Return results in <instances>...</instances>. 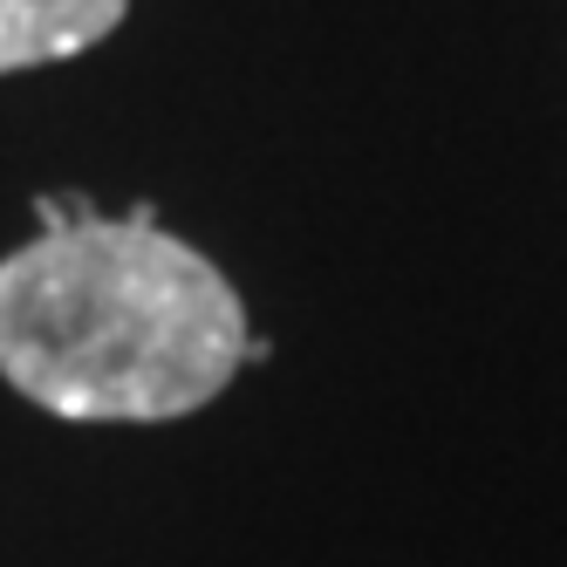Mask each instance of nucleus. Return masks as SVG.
<instances>
[{
	"mask_svg": "<svg viewBox=\"0 0 567 567\" xmlns=\"http://www.w3.org/2000/svg\"><path fill=\"white\" fill-rule=\"evenodd\" d=\"M226 274L151 206L28 239L0 260V377L75 424H165L213 403L247 362Z\"/></svg>",
	"mask_w": 567,
	"mask_h": 567,
	"instance_id": "f257e3e1",
	"label": "nucleus"
},
{
	"mask_svg": "<svg viewBox=\"0 0 567 567\" xmlns=\"http://www.w3.org/2000/svg\"><path fill=\"white\" fill-rule=\"evenodd\" d=\"M131 0H0V75L96 49Z\"/></svg>",
	"mask_w": 567,
	"mask_h": 567,
	"instance_id": "f03ea898",
	"label": "nucleus"
}]
</instances>
